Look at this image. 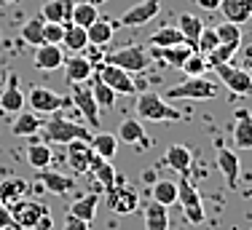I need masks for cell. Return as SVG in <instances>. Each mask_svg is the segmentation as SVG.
I'll return each mask as SVG.
<instances>
[{"label": "cell", "instance_id": "6da1fadb", "mask_svg": "<svg viewBox=\"0 0 252 230\" xmlns=\"http://www.w3.org/2000/svg\"><path fill=\"white\" fill-rule=\"evenodd\" d=\"M40 131H43L46 142H57V144H67V142H73V139L92 142V137H94L83 123L67 120V118H62V115H57V118H51L49 123H43V126H40Z\"/></svg>", "mask_w": 252, "mask_h": 230}, {"label": "cell", "instance_id": "7a4b0ae2", "mask_svg": "<svg viewBox=\"0 0 252 230\" xmlns=\"http://www.w3.org/2000/svg\"><path fill=\"white\" fill-rule=\"evenodd\" d=\"M134 110H137L140 118L156 120V123H161V120H183V113L175 110L164 96H158L156 91H142L140 96H137V107H134Z\"/></svg>", "mask_w": 252, "mask_h": 230}, {"label": "cell", "instance_id": "3957f363", "mask_svg": "<svg viewBox=\"0 0 252 230\" xmlns=\"http://www.w3.org/2000/svg\"><path fill=\"white\" fill-rule=\"evenodd\" d=\"M215 96H218V83L207 81L204 75L188 78V81L166 88V99H215Z\"/></svg>", "mask_w": 252, "mask_h": 230}, {"label": "cell", "instance_id": "277c9868", "mask_svg": "<svg viewBox=\"0 0 252 230\" xmlns=\"http://www.w3.org/2000/svg\"><path fill=\"white\" fill-rule=\"evenodd\" d=\"M102 62L113 64V67H121L131 75V72H145L148 67H151V57H148L145 46H126L121 48V51H113L107 54Z\"/></svg>", "mask_w": 252, "mask_h": 230}, {"label": "cell", "instance_id": "5b68a950", "mask_svg": "<svg viewBox=\"0 0 252 230\" xmlns=\"http://www.w3.org/2000/svg\"><path fill=\"white\" fill-rule=\"evenodd\" d=\"M73 86V91H70V102L78 107V113L86 118V123L92 126L94 131H99V126H102V113H99V107H97V102H94V94H92V86H89V81L86 83H70Z\"/></svg>", "mask_w": 252, "mask_h": 230}, {"label": "cell", "instance_id": "8992f818", "mask_svg": "<svg viewBox=\"0 0 252 230\" xmlns=\"http://www.w3.org/2000/svg\"><path fill=\"white\" fill-rule=\"evenodd\" d=\"M177 203L183 206L185 211V220L190 225H201L204 222V203H201V196L193 185H190L188 177H183L177 182Z\"/></svg>", "mask_w": 252, "mask_h": 230}, {"label": "cell", "instance_id": "52a82bcc", "mask_svg": "<svg viewBox=\"0 0 252 230\" xmlns=\"http://www.w3.org/2000/svg\"><path fill=\"white\" fill-rule=\"evenodd\" d=\"M94 72H97V81H102L105 86H110L116 94H126V96H129V94L137 91L131 75L126 70H121V67H113V64H107V62H97V64H94Z\"/></svg>", "mask_w": 252, "mask_h": 230}, {"label": "cell", "instance_id": "ba28073f", "mask_svg": "<svg viewBox=\"0 0 252 230\" xmlns=\"http://www.w3.org/2000/svg\"><path fill=\"white\" fill-rule=\"evenodd\" d=\"M8 211H11V222H14L16 228L22 230H35V225H38V220L46 214L43 203L38 201H27V198H19V201L8 203Z\"/></svg>", "mask_w": 252, "mask_h": 230}, {"label": "cell", "instance_id": "9c48e42d", "mask_svg": "<svg viewBox=\"0 0 252 230\" xmlns=\"http://www.w3.org/2000/svg\"><path fill=\"white\" fill-rule=\"evenodd\" d=\"M212 70L220 75V81L225 83V88L231 94H239V96H250L252 94V75L247 70L233 67L231 62H228V64H218V67H212Z\"/></svg>", "mask_w": 252, "mask_h": 230}, {"label": "cell", "instance_id": "30bf717a", "mask_svg": "<svg viewBox=\"0 0 252 230\" xmlns=\"http://www.w3.org/2000/svg\"><path fill=\"white\" fill-rule=\"evenodd\" d=\"M107 206H110V211H116V214H131V211L140 209V196H137L134 187L124 185L121 179H118V182L107 190Z\"/></svg>", "mask_w": 252, "mask_h": 230}, {"label": "cell", "instance_id": "8fae6325", "mask_svg": "<svg viewBox=\"0 0 252 230\" xmlns=\"http://www.w3.org/2000/svg\"><path fill=\"white\" fill-rule=\"evenodd\" d=\"M158 11H161V0H140L118 19V24L121 27H142V24L153 22L158 16Z\"/></svg>", "mask_w": 252, "mask_h": 230}, {"label": "cell", "instance_id": "7c38bea8", "mask_svg": "<svg viewBox=\"0 0 252 230\" xmlns=\"http://www.w3.org/2000/svg\"><path fill=\"white\" fill-rule=\"evenodd\" d=\"M64 102H67L64 96L54 94L51 88H46V86H32V88H30V94H27V105L32 107L38 115H46V113L59 110Z\"/></svg>", "mask_w": 252, "mask_h": 230}, {"label": "cell", "instance_id": "4fadbf2b", "mask_svg": "<svg viewBox=\"0 0 252 230\" xmlns=\"http://www.w3.org/2000/svg\"><path fill=\"white\" fill-rule=\"evenodd\" d=\"M92 161H94V150L89 142H83V139H73V142H67V163L70 169L78 174H86L89 169H92Z\"/></svg>", "mask_w": 252, "mask_h": 230}, {"label": "cell", "instance_id": "5bb4252c", "mask_svg": "<svg viewBox=\"0 0 252 230\" xmlns=\"http://www.w3.org/2000/svg\"><path fill=\"white\" fill-rule=\"evenodd\" d=\"M35 70H43V72H54L64 64V51L62 46H51V43H40L35 48V57H32Z\"/></svg>", "mask_w": 252, "mask_h": 230}, {"label": "cell", "instance_id": "9a60e30c", "mask_svg": "<svg viewBox=\"0 0 252 230\" xmlns=\"http://www.w3.org/2000/svg\"><path fill=\"white\" fill-rule=\"evenodd\" d=\"M27 105V96L25 91L19 88V78L16 75H8V81H5L3 86V94H0V107H3L5 113H22Z\"/></svg>", "mask_w": 252, "mask_h": 230}, {"label": "cell", "instance_id": "2e32d148", "mask_svg": "<svg viewBox=\"0 0 252 230\" xmlns=\"http://www.w3.org/2000/svg\"><path fill=\"white\" fill-rule=\"evenodd\" d=\"M218 169L225 177V185L231 187V190H236L239 187V153L228 150L225 144H220V142H218Z\"/></svg>", "mask_w": 252, "mask_h": 230}, {"label": "cell", "instance_id": "e0dca14e", "mask_svg": "<svg viewBox=\"0 0 252 230\" xmlns=\"http://www.w3.org/2000/svg\"><path fill=\"white\" fill-rule=\"evenodd\" d=\"M233 144L239 150H252V113L250 110H236L233 120Z\"/></svg>", "mask_w": 252, "mask_h": 230}, {"label": "cell", "instance_id": "ac0fdd59", "mask_svg": "<svg viewBox=\"0 0 252 230\" xmlns=\"http://www.w3.org/2000/svg\"><path fill=\"white\" fill-rule=\"evenodd\" d=\"M92 72H94V64L83 54L64 59V78H67V83H86L92 78Z\"/></svg>", "mask_w": 252, "mask_h": 230}, {"label": "cell", "instance_id": "d6986e66", "mask_svg": "<svg viewBox=\"0 0 252 230\" xmlns=\"http://www.w3.org/2000/svg\"><path fill=\"white\" fill-rule=\"evenodd\" d=\"M38 182L40 187H46V190L51 193H70L75 187V179L67 177V174H59V172H51V169H38Z\"/></svg>", "mask_w": 252, "mask_h": 230}, {"label": "cell", "instance_id": "ffe728a7", "mask_svg": "<svg viewBox=\"0 0 252 230\" xmlns=\"http://www.w3.org/2000/svg\"><path fill=\"white\" fill-rule=\"evenodd\" d=\"M220 11H223L225 22L244 24L252 16V0H220Z\"/></svg>", "mask_w": 252, "mask_h": 230}, {"label": "cell", "instance_id": "44dd1931", "mask_svg": "<svg viewBox=\"0 0 252 230\" xmlns=\"http://www.w3.org/2000/svg\"><path fill=\"white\" fill-rule=\"evenodd\" d=\"M73 0H46L43 11H40V16H43L46 22H57V24H67L73 19Z\"/></svg>", "mask_w": 252, "mask_h": 230}, {"label": "cell", "instance_id": "7402d4cb", "mask_svg": "<svg viewBox=\"0 0 252 230\" xmlns=\"http://www.w3.org/2000/svg\"><path fill=\"white\" fill-rule=\"evenodd\" d=\"M97 206H99V196L97 193H86V196L75 198V201L70 203V217H78V220L92 225V220L97 217Z\"/></svg>", "mask_w": 252, "mask_h": 230}, {"label": "cell", "instance_id": "603a6c76", "mask_svg": "<svg viewBox=\"0 0 252 230\" xmlns=\"http://www.w3.org/2000/svg\"><path fill=\"white\" fill-rule=\"evenodd\" d=\"M164 161L169 163V169H175V172H180V174H188L190 163H193V153H190L185 144H169Z\"/></svg>", "mask_w": 252, "mask_h": 230}, {"label": "cell", "instance_id": "cb8c5ba5", "mask_svg": "<svg viewBox=\"0 0 252 230\" xmlns=\"http://www.w3.org/2000/svg\"><path fill=\"white\" fill-rule=\"evenodd\" d=\"M40 126H43V120H40L38 113H16L14 123H11V131L16 137H32L40 131Z\"/></svg>", "mask_w": 252, "mask_h": 230}, {"label": "cell", "instance_id": "d4e9b609", "mask_svg": "<svg viewBox=\"0 0 252 230\" xmlns=\"http://www.w3.org/2000/svg\"><path fill=\"white\" fill-rule=\"evenodd\" d=\"M89 144H92V150L99 155V158H105V161H113L116 153H118V137L107 134V131H97Z\"/></svg>", "mask_w": 252, "mask_h": 230}, {"label": "cell", "instance_id": "484cf974", "mask_svg": "<svg viewBox=\"0 0 252 230\" xmlns=\"http://www.w3.org/2000/svg\"><path fill=\"white\" fill-rule=\"evenodd\" d=\"M145 230H169V206L151 201L145 206Z\"/></svg>", "mask_w": 252, "mask_h": 230}, {"label": "cell", "instance_id": "4316f807", "mask_svg": "<svg viewBox=\"0 0 252 230\" xmlns=\"http://www.w3.org/2000/svg\"><path fill=\"white\" fill-rule=\"evenodd\" d=\"M89 172L97 177V182L105 187V190H110V187L118 182V174H116V169H113V163L105 161V158H99L97 153H94V161H92V169H89Z\"/></svg>", "mask_w": 252, "mask_h": 230}, {"label": "cell", "instance_id": "83f0119b", "mask_svg": "<svg viewBox=\"0 0 252 230\" xmlns=\"http://www.w3.org/2000/svg\"><path fill=\"white\" fill-rule=\"evenodd\" d=\"M177 29L183 32L185 43H188L190 48H196V40H199V35H201V29H204V22L199 19V16H193V14H180Z\"/></svg>", "mask_w": 252, "mask_h": 230}, {"label": "cell", "instance_id": "f1b7e54d", "mask_svg": "<svg viewBox=\"0 0 252 230\" xmlns=\"http://www.w3.org/2000/svg\"><path fill=\"white\" fill-rule=\"evenodd\" d=\"M113 32H116V22H110V19H97L92 27H86L92 46H107L113 40Z\"/></svg>", "mask_w": 252, "mask_h": 230}, {"label": "cell", "instance_id": "f546056e", "mask_svg": "<svg viewBox=\"0 0 252 230\" xmlns=\"http://www.w3.org/2000/svg\"><path fill=\"white\" fill-rule=\"evenodd\" d=\"M62 46L67 48V51H73V54H81L83 48L89 46V35H86V29L78 27V24H73V22H67V24H64Z\"/></svg>", "mask_w": 252, "mask_h": 230}, {"label": "cell", "instance_id": "4dcf8cb0", "mask_svg": "<svg viewBox=\"0 0 252 230\" xmlns=\"http://www.w3.org/2000/svg\"><path fill=\"white\" fill-rule=\"evenodd\" d=\"M118 139H124L126 144H148L145 129H142V123L137 118L121 120V126H118Z\"/></svg>", "mask_w": 252, "mask_h": 230}, {"label": "cell", "instance_id": "1f68e13d", "mask_svg": "<svg viewBox=\"0 0 252 230\" xmlns=\"http://www.w3.org/2000/svg\"><path fill=\"white\" fill-rule=\"evenodd\" d=\"M30 190V185L22 177H8L0 182V203H14L19 198H25V193Z\"/></svg>", "mask_w": 252, "mask_h": 230}, {"label": "cell", "instance_id": "d6a6232c", "mask_svg": "<svg viewBox=\"0 0 252 230\" xmlns=\"http://www.w3.org/2000/svg\"><path fill=\"white\" fill-rule=\"evenodd\" d=\"M151 196L161 206H172V203H177V182H172V179H156L151 187Z\"/></svg>", "mask_w": 252, "mask_h": 230}, {"label": "cell", "instance_id": "836d02e7", "mask_svg": "<svg viewBox=\"0 0 252 230\" xmlns=\"http://www.w3.org/2000/svg\"><path fill=\"white\" fill-rule=\"evenodd\" d=\"M99 19V11H97V5L92 3V0H81V3H75L73 5V24H78V27H92L94 22Z\"/></svg>", "mask_w": 252, "mask_h": 230}, {"label": "cell", "instance_id": "e575fe53", "mask_svg": "<svg viewBox=\"0 0 252 230\" xmlns=\"http://www.w3.org/2000/svg\"><path fill=\"white\" fill-rule=\"evenodd\" d=\"M193 51V48H190L188 43H180V46H169V48H153V54L158 59H164L166 64H169V67H183V62H185V57H188V54Z\"/></svg>", "mask_w": 252, "mask_h": 230}, {"label": "cell", "instance_id": "d590c367", "mask_svg": "<svg viewBox=\"0 0 252 230\" xmlns=\"http://www.w3.org/2000/svg\"><path fill=\"white\" fill-rule=\"evenodd\" d=\"M148 43H151V48H169V46L185 43V38H183V32H180L177 27H161L151 35Z\"/></svg>", "mask_w": 252, "mask_h": 230}, {"label": "cell", "instance_id": "8d00e7d4", "mask_svg": "<svg viewBox=\"0 0 252 230\" xmlns=\"http://www.w3.org/2000/svg\"><path fill=\"white\" fill-rule=\"evenodd\" d=\"M43 24H46L43 16H32L30 22H25V27H22V40L38 48L43 43Z\"/></svg>", "mask_w": 252, "mask_h": 230}, {"label": "cell", "instance_id": "74e56055", "mask_svg": "<svg viewBox=\"0 0 252 230\" xmlns=\"http://www.w3.org/2000/svg\"><path fill=\"white\" fill-rule=\"evenodd\" d=\"M239 46H242V43H220L218 48H212V51L207 54V64H209V67H218V64H228L233 57H236Z\"/></svg>", "mask_w": 252, "mask_h": 230}, {"label": "cell", "instance_id": "f35d334b", "mask_svg": "<svg viewBox=\"0 0 252 230\" xmlns=\"http://www.w3.org/2000/svg\"><path fill=\"white\" fill-rule=\"evenodd\" d=\"M92 94H94V102H97L99 110H113V105H116V96H118L110 86H105L102 81H94V83H92Z\"/></svg>", "mask_w": 252, "mask_h": 230}, {"label": "cell", "instance_id": "ab89813d", "mask_svg": "<svg viewBox=\"0 0 252 230\" xmlns=\"http://www.w3.org/2000/svg\"><path fill=\"white\" fill-rule=\"evenodd\" d=\"M27 163L38 172V169H49L51 163V150L46 144H30L27 147Z\"/></svg>", "mask_w": 252, "mask_h": 230}, {"label": "cell", "instance_id": "60d3db41", "mask_svg": "<svg viewBox=\"0 0 252 230\" xmlns=\"http://www.w3.org/2000/svg\"><path fill=\"white\" fill-rule=\"evenodd\" d=\"M209 64H207V57L204 54H199V51H190L188 57H185V62H183V70L188 78H199V75H204V70H207Z\"/></svg>", "mask_w": 252, "mask_h": 230}, {"label": "cell", "instance_id": "b9f144b4", "mask_svg": "<svg viewBox=\"0 0 252 230\" xmlns=\"http://www.w3.org/2000/svg\"><path fill=\"white\" fill-rule=\"evenodd\" d=\"M215 32H218L220 43H242V27H239V24L223 22V24L215 27Z\"/></svg>", "mask_w": 252, "mask_h": 230}, {"label": "cell", "instance_id": "7bdbcfd3", "mask_svg": "<svg viewBox=\"0 0 252 230\" xmlns=\"http://www.w3.org/2000/svg\"><path fill=\"white\" fill-rule=\"evenodd\" d=\"M218 46H220L218 32H215V29H207V27H204L201 35H199V40H196V48H193V51H199V54H204V57H207V54L212 51V48H218Z\"/></svg>", "mask_w": 252, "mask_h": 230}, {"label": "cell", "instance_id": "ee69618b", "mask_svg": "<svg viewBox=\"0 0 252 230\" xmlns=\"http://www.w3.org/2000/svg\"><path fill=\"white\" fill-rule=\"evenodd\" d=\"M62 38H64V24H57V22H46L43 24V43L62 46Z\"/></svg>", "mask_w": 252, "mask_h": 230}, {"label": "cell", "instance_id": "f6af8a7d", "mask_svg": "<svg viewBox=\"0 0 252 230\" xmlns=\"http://www.w3.org/2000/svg\"><path fill=\"white\" fill-rule=\"evenodd\" d=\"M236 54H239V67L247 70L252 75V40H250V43H244L242 51H236Z\"/></svg>", "mask_w": 252, "mask_h": 230}, {"label": "cell", "instance_id": "bcb514c9", "mask_svg": "<svg viewBox=\"0 0 252 230\" xmlns=\"http://www.w3.org/2000/svg\"><path fill=\"white\" fill-rule=\"evenodd\" d=\"M62 230H89V222L78 220V217H67V222H64Z\"/></svg>", "mask_w": 252, "mask_h": 230}, {"label": "cell", "instance_id": "7dc6e473", "mask_svg": "<svg viewBox=\"0 0 252 230\" xmlns=\"http://www.w3.org/2000/svg\"><path fill=\"white\" fill-rule=\"evenodd\" d=\"M14 222H11V211L5 203H0V230H5V228H11Z\"/></svg>", "mask_w": 252, "mask_h": 230}, {"label": "cell", "instance_id": "c3c4849f", "mask_svg": "<svg viewBox=\"0 0 252 230\" xmlns=\"http://www.w3.org/2000/svg\"><path fill=\"white\" fill-rule=\"evenodd\" d=\"M51 225H54V222H51V214L46 211V214L38 220V225H35V230H51Z\"/></svg>", "mask_w": 252, "mask_h": 230}, {"label": "cell", "instance_id": "681fc988", "mask_svg": "<svg viewBox=\"0 0 252 230\" xmlns=\"http://www.w3.org/2000/svg\"><path fill=\"white\" fill-rule=\"evenodd\" d=\"M204 11H218L220 8V0H196Z\"/></svg>", "mask_w": 252, "mask_h": 230}, {"label": "cell", "instance_id": "f907efd6", "mask_svg": "<svg viewBox=\"0 0 252 230\" xmlns=\"http://www.w3.org/2000/svg\"><path fill=\"white\" fill-rule=\"evenodd\" d=\"M5 81H8V72H5L3 67H0V88H3V86H5Z\"/></svg>", "mask_w": 252, "mask_h": 230}, {"label": "cell", "instance_id": "816d5d0a", "mask_svg": "<svg viewBox=\"0 0 252 230\" xmlns=\"http://www.w3.org/2000/svg\"><path fill=\"white\" fill-rule=\"evenodd\" d=\"M8 3H11V0H8Z\"/></svg>", "mask_w": 252, "mask_h": 230}, {"label": "cell", "instance_id": "f5cc1de1", "mask_svg": "<svg viewBox=\"0 0 252 230\" xmlns=\"http://www.w3.org/2000/svg\"><path fill=\"white\" fill-rule=\"evenodd\" d=\"M250 230H252V228H250Z\"/></svg>", "mask_w": 252, "mask_h": 230}]
</instances>
